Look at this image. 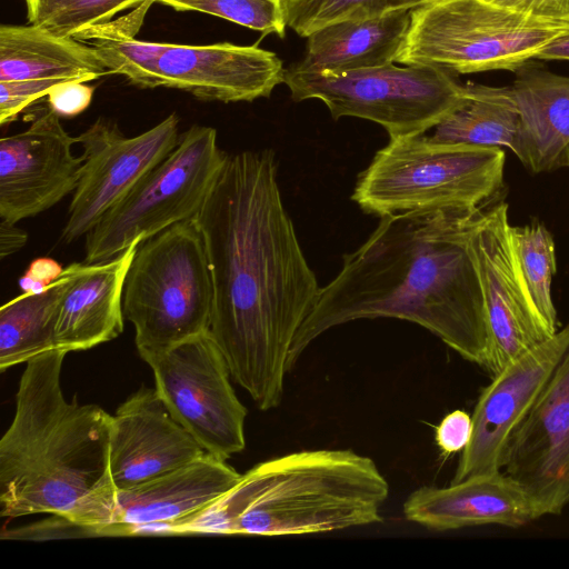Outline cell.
Masks as SVG:
<instances>
[{"label":"cell","mask_w":569,"mask_h":569,"mask_svg":"<svg viewBox=\"0 0 569 569\" xmlns=\"http://www.w3.org/2000/svg\"><path fill=\"white\" fill-rule=\"evenodd\" d=\"M193 219L211 270L209 333L257 407L274 409L293 340L321 288L283 206L273 152L229 156Z\"/></svg>","instance_id":"1"},{"label":"cell","mask_w":569,"mask_h":569,"mask_svg":"<svg viewBox=\"0 0 569 569\" xmlns=\"http://www.w3.org/2000/svg\"><path fill=\"white\" fill-rule=\"evenodd\" d=\"M483 210H428L381 218L320 289L289 355L329 329L359 319L396 318L436 335L463 359L486 363L483 293L468 237Z\"/></svg>","instance_id":"2"},{"label":"cell","mask_w":569,"mask_h":569,"mask_svg":"<svg viewBox=\"0 0 569 569\" xmlns=\"http://www.w3.org/2000/svg\"><path fill=\"white\" fill-rule=\"evenodd\" d=\"M67 353L53 349L26 362L14 416L0 440V515L51 513L108 536L117 503L109 467L112 416L66 400Z\"/></svg>","instance_id":"3"},{"label":"cell","mask_w":569,"mask_h":569,"mask_svg":"<svg viewBox=\"0 0 569 569\" xmlns=\"http://www.w3.org/2000/svg\"><path fill=\"white\" fill-rule=\"evenodd\" d=\"M389 495L376 462L349 449L266 460L173 535L301 536L381 521Z\"/></svg>","instance_id":"4"},{"label":"cell","mask_w":569,"mask_h":569,"mask_svg":"<svg viewBox=\"0 0 569 569\" xmlns=\"http://www.w3.org/2000/svg\"><path fill=\"white\" fill-rule=\"evenodd\" d=\"M501 148L443 144L425 133L390 139L359 174L352 200L380 218L487 207L503 184Z\"/></svg>","instance_id":"5"},{"label":"cell","mask_w":569,"mask_h":569,"mask_svg":"<svg viewBox=\"0 0 569 569\" xmlns=\"http://www.w3.org/2000/svg\"><path fill=\"white\" fill-rule=\"evenodd\" d=\"M568 28L489 0H431L410 10L395 62L453 74L516 72Z\"/></svg>","instance_id":"6"},{"label":"cell","mask_w":569,"mask_h":569,"mask_svg":"<svg viewBox=\"0 0 569 569\" xmlns=\"http://www.w3.org/2000/svg\"><path fill=\"white\" fill-rule=\"evenodd\" d=\"M212 307L211 270L194 219L140 243L123 289V313L140 357L208 332Z\"/></svg>","instance_id":"7"},{"label":"cell","mask_w":569,"mask_h":569,"mask_svg":"<svg viewBox=\"0 0 569 569\" xmlns=\"http://www.w3.org/2000/svg\"><path fill=\"white\" fill-rule=\"evenodd\" d=\"M228 157L218 144L214 128L191 126L180 134L176 148L88 231L84 262L110 260L136 239L143 242L176 223L192 220Z\"/></svg>","instance_id":"8"},{"label":"cell","mask_w":569,"mask_h":569,"mask_svg":"<svg viewBox=\"0 0 569 569\" xmlns=\"http://www.w3.org/2000/svg\"><path fill=\"white\" fill-rule=\"evenodd\" d=\"M283 82L295 101L321 100L335 120H370L382 126L390 139L428 132L458 106L465 92V83L446 70L392 62L348 72L288 68Z\"/></svg>","instance_id":"9"},{"label":"cell","mask_w":569,"mask_h":569,"mask_svg":"<svg viewBox=\"0 0 569 569\" xmlns=\"http://www.w3.org/2000/svg\"><path fill=\"white\" fill-rule=\"evenodd\" d=\"M141 358L170 413L207 453L228 460L244 449L247 409L209 331Z\"/></svg>","instance_id":"10"},{"label":"cell","mask_w":569,"mask_h":569,"mask_svg":"<svg viewBox=\"0 0 569 569\" xmlns=\"http://www.w3.org/2000/svg\"><path fill=\"white\" fill-rule=\"evenodd\" d=\"M468 246L483 293V369L493 378L553 335L545 326L520 274L510 240L507 203H496L477 216Z\"/></svg>","instance_id":"11"},{"label":"cell","mask_w":569,"mask_h":569,"mask_svg":"<svg viewBox=\"0 0 569 569\" xmlns=\"http://www.w3.org/2000/svg\"><path fill=\"white\" fill-rule=\"evenodd\" d=\"M179 118L171 113L147 131L124 136L114 121L99 118L77 139L83 149V169L72 193L61 240L84 237L102 216L177 146Z\"/></svg>","instance_id":"12"},{"label":"cell","mask_w":569,"mask_h":569,"mask_svg":"<svg viewBox=\"0 0 569 569\" xmlns=\"http://www.w3.org/2000/svg\"><path fill=\"white\" fill-rule=\"evenodd\" d=\"M50 108L30 126L0 140V218L11 222L37 216L73 193L84 157Z\"/></svg>","instance_id":"13"},{"label":"cell","mask_w":569,"mask_h":569,"mask_svg":"<svg viewBox=\"0 0 569 569\" xmlns=\"http://www.w3.org/2000/svg\"><path fill=\"white\" fill-rule=\"evenodd\" d=\"M569 348V323L492 379L471 415L472 432L451 482L502 471L510 437Z\"/></svg>","instance_id":"14"},{"label":"cell","mask_w":569,"mask_h":569,"mask_svg":"<svg viewBox=\"0 0 569 569\" xmlns=\"http://www.w3.org/2000/svg\"><path fill=\"white\" fill-rule=\"evenodd\" d=\"M503 471L526 489L541 517L569 505V348L510 437Z\"/></svg>","instance_id":"15"},{"label":"cell","mask_w":569,"mask_h":569,"mask_svg":"<svg viewBox=\"0 0 569 569\" xmlns=\"http://www.w3.org/2000/svg\"><path fill=\"white\" fill-rule=\"evenodd\" d=\"M284 72L280 58L257 44L161 42L154 80L156 88L183 90L201 100L250 102L268 98Z\"/></svg>","instance_id":"16"},{"label":"cell","mask_w":569,"mask_h":569,"mask_svg":"<svg viewBox=\"0 0 569 569\" xmlns=\"http://www.w3.org/2000/svg\"><path fill=\"white\" fill-rule=\"evenodd\" d=\"M204 453L156 388L141 386L111 418L109 467L117 491L168 473Z\"/></svg>","instance_id":"17"},{"label":"cell","mask_w":569,"mask_h":569,"mask_svg":"<svg viewBox=\"0 0 569 569\" xmlns=\"http://www.w3.org/2000/svg\"><path fill=\"white\" fill-rule=\"evenodd\" d=\"M227 460L204 453L194 461L117 491L112 536L173 535L239 480Z\"/></svg>","instance_id":"18"},{"label":"cell","mask_w":569,"mask_h":569,"mask_svg":"<svg viewBox=\"0 0 569 569\" xmlns=\"http://www.w3.org/2000/svg\"><path fill=\"white\" fill-rule=\"evenodd\" d=\"M408 521L433 531L498 525L518 528L541 517L526 489L506 472L471 476L448 487H421L403 503Z\"/></svg>","instance_id":"19"},{"label":"cell","mask_w":569,"mask_h":569,"mask_svg":"<svg viewBox=\"0 0 569 569\" xmlns=\"http://www.w3.org/2000/svg\"><path fill=\"white\" fill-rule=\"evenodd\" d=\"M141 242L136 239L110 260L64 268L68 280L57 317V349L87 350L122 333L124 281Z\"/></svg>","instance_id":"20"},{"label":"cell","mask_w":569,"mask_h":569,"mask_svg":"<svg viewBox=\"0 0 569 569\" xmlns=\"http://www.w3.org/2000/svg\"><path fill=\"white\" fill-rule=\"evenodd\" d=\"M531 61L515 72L511 86L519 110L511 151L532 173H543L561 167L569 144V77Z\"/></svg>","instance_id":"21"},{"label":"cell","mask_w":569,"mask_h":569,"mask_svg":"<svg viewBox=\"0 0 569 569\" xmlns=\"http://www.w3.org/2000/svg\"><path fill=\"white\" fill-rule=\"evenodd\" d=\"M410 10L326 26L307 39L305 56L290 68L303 72H348L395 62Z\"/></svg>","instance_id":"22"},{"label":"cell","mask_w":569,"mask_h":569,"mask_svg":"<svg viewBox=\"0 0 569 569\" xmlns=\"http://www.w3.org/2000/svg\"><path fill=\"white\" fill-rule=\"evenodd\" d=\"M107 72L93 46L37 24L0 27V82L39 79L87 82Z\"/></svg>","instance_id":"23"},{"label":"cell","mask_w":569,"mask_h":569,"mask_svg":"<svg viewBox=\"0 0 569 569\" xmlns=\"http://www.w3.org/2000/svg\"><path fill=\"white\" fill-rule=\"evenodd\" d=\"M518 124L519 110L511 86L467 82L458 106L425 136L435 143L511 150Z\"/></svg>","instance_id":"24"},{"label":"cell","mask_w":569,"mask_h":569,"mask_svg":"<svg viewBox=\"0 0 569 569\" xmlns=\"http://www.w3.org/2000/svg\"><path fill=\"white\" fill-rule=\"evenodd\" d=\"M68 274L44 291L21 293L0 308V370L57 349L56 325Z\"/></svg>","instance_id":"25"},{"label":"cell","mask_w":569,"mask_h":569,"mask_svg":"<svg viewBox=\"0 0 569 569\" xmlns=\"http://www.w3.org/2000/svg\"><path fill=\"white\" fill-rule=\"evenodd\" d=\"M510 240L516 261L529 296L551 335L558 331L551 283L556 273L555 242L545 226L510 224Z\"/></svg>","instance_id":"26"},{"label":"cell","mask_w":569,"mask_h":569,"mask_svg":"<svg viewBox=\"0 0 569 569\" xmlns=\"http://www.w3.org/2000/svg\"><path fill=\"white\" fill-rule=\"evenodd\" d=\"M148 0H24L29 23L77 39Z\"/></svg>","instance_id":"27"},{"label":"cell","mask_w":569,"mask_h":569,"mask_svg":"<svg viewBox=\"0 0 569 569\" xmlns=\"http://www.w3.org/2000/svg\"><path fill=\"white\" fill-rule=\"evenodd\" d=\"M286 27L308 38L315 31L345 20L382 14L387 0H280Z\"/></svg>","instance_id":"28"},{"label":"cell","mask_w":569,"mask_h":569,"mask_svg":"<svg viewBox=\"0 0 569 569\" xmlns=\"http://www.w3.org/2000/svg\"><path fill=\"white\" fill-rule=\"evenodd\" d=\"M176 11H197L226 19L263 34L284 37L280 0H156Z\"/></svg>","instance_id":"29"},{"label":"cell","mask_w":569,"mask_h":569,"mask_svg":"<svg viewBox=\"0 0 569 569\" xmlns=\"http://www.w3.org/2000/svg\"><path fill=\"white\" fill-rule=\"evenodd\" d=\"M64 81L70 80L39 79L0 82V123L3 126L13 121L21 111L47 97L54 86Z\"/></svg>","instance_id":"30"},{"label":"cell","mask_w":569,"mask_h":569,"mask_svg":"<svg viewBox=\"0 0 569 569\" xmlns=\"http://www.w3.org/2000/svg\"><path fill=\"white\" fill-rule=\"evenodd\" d=\"M93 88L79 80L54 86L47 96L49 108L60 118L76 117L91 103Z\"/></svg>","instance_id":"31"},{"label":"cell","mask_w":569,"mask_h":569,"mask_svg":"<svg viewBox=\"0 0 569 569\" xmlns=\"http://www.w3.org/2000/svg\"><path fill=\"white\" fill-rule=\"evenodd\" d=\"M472 419L463 410H455L443 417L435 429V440L443 455L462 451L470 441Z\"/></svg>","instance_id":"32"},{"label":"cell","mask_w":569,"mask_h":569,"mask_svg":"<svg viewBox=\"0 0 569 569\" xmlns=\"http://www.w3.org/2000/svg\"><path fill=\"white\" fill-rule=\"evenodd\" d=\"M513 11L548 21L569 22V0H489Z\"/></svg>","instance_id":"33"},{"label":"cell","mask_w":569,"mask_h":569,"mask_svg":"<svg viewBox=\"0 0 569 569\" xmlns=\"http://www.w3.org/2000/svg\"><path fill=\"white\" fill-rule=\"evenodd\" d=\"M62 266L51 258H37L19 278L23 293H39L47 290L63 272Z\"/></svg>","instance_id":"34"},{"label":"cell","mask_w":569,"mask_h":569,"mask_svg":"<svg viewBox=\"0 0 569 569\" xmlns=\"http://www.w3.org/2000/svg\"><path fill=\"white\" fill-rule=\"evenodd\" d=\"M28 240V233L17 227L16 222L0 218V257H6L20 250Z\"/></svg>","instance_id":"35"},{"label":"cell","mask_w":569,"mask_h":569,"mask_svg":"<svg viewBox=\"0 0 569 569\" xmlns=\"http://www.w3.org/2000/svg\"><path fill=\"white\" fill-rule=\"evenodd\" d=\"M535 60L569 61V28L546 44L537 53Z\"/></svg>","instance_id":"36"},{"label":"cell","mask_w":569,"mask_h":569,"mask_svg":"<svg viewBox=\"0 0 569 569\" xmlns=\"http://www.w3.org/2000/svg\"><path fill=\"white\" fill-rule=\"evenodd\" d=\"M431 0H387L388 10L406 9L411 10L420 4L427 3Z\"/></svg>","instance_id":"37"},{"label":"cell","mask_w":569,"mask_h":569,"mask_svg":"<svg viewBox=\"0 0 569 569\" xmlns=\"http://www.w3.org/2000/svg\"><path fill=\"white\" fill-rule=\"evenodd\" d=\"M561 167H569V144L562 154Z\"/></svg>","instance_id":"38"}]
</instances>
